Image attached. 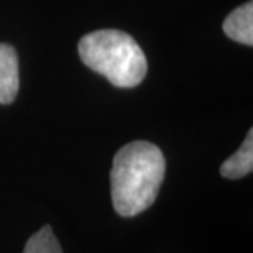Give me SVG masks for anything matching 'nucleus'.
I'll return each instance as SVG.
<instances>
[{"mask_svg": "<svg viewBox=\"0 0 253 253\" xmlns=\"http://www.w3.org/2000/svg\"><path fill=\"white\" fill-rule=\"evenodd\" d=\"M166 161L150 141H131L114 156L110 171L112 204L119 215L133 217L153 204L165 179Z\"/></svg>", "mask_w": 253, "mask_h": 253, "instance_id": "1", "label": "nucleus"}, {"mask_svg": "<svg viewBox=\"0 0 253 253\" xmlns=\"http://www.w3.org/2000/svg\"><path fill=\"white\" fill-rule=\"evenodd\" d=\"M79 56L89 69L102 74L115 87L130 89L145 79V53L140 44L120 30H97L79 42Z\"/></svg>", "mask_w": 253, "mask_h": 253, "instance_id": "2", "label": "nucleus"}, {"mask_svg": "<svg viewBox=\"0 0 253 253\" xmlns=\"http://www.w3.org/2000/svg\"><path fill=\"white\" fill-rule=\"evenodd\" d=\"M20 71L17 51L0 43V104H12L18 94Z\"/></svg>", "mask_w": 253, "mask_h": 253, "instance_id": "3", "label": "nucleus"}, {"mask_svg": "<svg viewBox=\"0 0 253 253\" xmlns=\"http://www.w3.org/2000/svg\"><path fill=\"white\" fill-rule=\"evenodd\" d=\"M224 33L234 42L247 46L253 44V3L247 2L227 15L224 20Z\"/></svg>", "mask_w": 253, "mask_h": 253, "instance_id": "4", "label": "nucleus"}, {"mask_svg": "<svg viewBox=\"0 0 253 253\" xmlns=\"http://www.w3.org/2000/svg\"><path fill=\"white\" fill-rule=\"evenodd\" d=\"M253 169V130L247 133L244 143L220 166V174L227 179H240Z\"/></svg>", "mask_w": 253, "mask_h": 253, "instance_id": "5", "label": "nucleus"}, {"mask_svg": "<svg viewBox=\"0 0 253 253\" xmlns=\"http://www.w3.org/2000/svg\"><path fill=\"white\" fill-rule=\"evenodd\" d=\"M23 253H63V250L53 234V229L49 225H44L42 230L30 237Z\"/></svg>", "mask_w": 253, "mask_h": 253, "instance_id": "6", "label": "nucleus"}]
</instances>
